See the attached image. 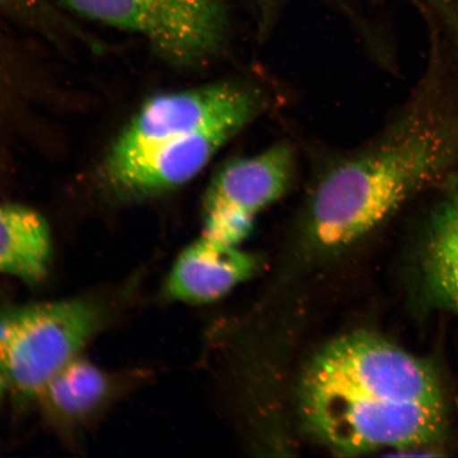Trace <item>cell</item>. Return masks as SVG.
Listing matches in <instances>:
<instances>
[{"label": "cell", "mask_w": 458, "mask_h": 458, "mask_svg": "<svg viewBox=\"0 0 458 458\" xmlns=\"http://www.w3.org/2000/svg\"><path fill=\"white\" fill-rule=\"evenodd\" d=\"M440 89L433 62L413 100L380 135L319 172L301 214L309 244L327 251L346 249L448 174L458 125Z\"/></svg>", "instance_id": "1"}, {"label": "cell", "mask_w": 458, "mask_h": 458, "mask_svg": "<svg viewBox=\"0 0 458 458\" xmlns=\"http://www.w3.org/2000/svg\"><path fill=\"white\" fill-rule=\"evenodd\" d=\"M398 403L444 405L438 377L426 360L372 332L331 341L301 377L302 420L334 451L366 418Z\"/></svg>", "instance_id": "2"}, {"label": "cell", "mask_w": 458, "mask_h": 458, "mask_svg": "<svg viewBox=\"0 0 458 458\" xmlns=\"http://www.w3.org/2000/svg\"><path fill=\"white\" fill-rule=\"evenodd\" d=\"M99 302L74 299L0 310V375L24 399L37 400L61 369L80 357L105 325Z\"/></svg>", "instance_id": "3"}, {"label": "cell", "mask_w": 458, "mask_h": 458, "mask_svg": "<svg viewBox=\"0 0 458 458\" xmlns=\"http://www.w3.org/2000/svg\"><path fill=\"white\" fill-rule=\"evenodd\" d=\"M88 19L140 34L172 64H208L225 48L226 11L219 0H62Z\"/></svg>", "instance_id": "4"}, {"label": "cell", "mask_w": 458, "mask_h": 458, "mask_svg": "<svg viewBox=\"0 0 458 458\" xmlns=\"http://www.w3.org/2000/svg\"><path fill=\"white\" fill-rule=\"evenodd\" d=\"M267 96L253 84L226 81L162 94L147 101L108 158L133 156L165 140L220 128L242 131L259 116Z\"/></svg>", "instance_id": "5"}, {"label": "cell", "mask_w": 458, "mask_h": 458, "mask_svg": "<svg viewBox=\"0 0 458 458\" xmlns=\"http://www.w3.org/2000/svg\"><path fill=\"white\" fill-rule=\"evenodd\" d=\"M295 154L279 142L255 156L231 160L211 179L204 197V236L240 245L256 216L289 191Z\"/></svg>", "instance_id": "6"}, {"label": "cell", "mask_w": 458, "mask_h": 458, "mask_svg": "<svg viewBox=\"0 0 458 458\" xmlns=\"http://www.w3.org/2000/svg\"><path fill=\"white\" fill-rule=\"evenodd\" d=\"M220 128L165 140L123 158L106 160L114 185L133 192H162L186 184L239 133Z\"/></svg>", "instance_id": "7"}, {"label": "cell", "mask_w": 458, "mask_h": 458, "mask_svg": "<svg viewBox=\"0 0 458 458\" xmlns=\"http://www.w3.org/2000/svg\"><path fill=\"white\" fill-rule=\"evenodd\" d=\"M255 272L253 257L239 245L199 237L182 251L165 291L172 300L205 303L225 296Z\"/></svg>", "instance_id": "8"}, {"label": "cell", "mask_w": 458, "mask_h": 458, "mask_svg": "<svg viewBox=\"0 0 458 458\" xmlns=\"http://www.w3.org/2000/svg\"><path fill=\"white\" fill-rule=\"evenodd\" d=\"M118 391L116 377L78 357L57 372L37 401L51 420L77 426L98 413Z\"/></svg>", "instance_id": "9"}, {"label": "cell", "mask_w": 458, "mask_h": 458, "mask_svg": "<svg viewBox=\"0 0 458 458\" xmlns=\"http://www.w3.org/2000/svg\"><path fill=\"white\" fill-rule=\"evenodd\" d=\"M51 236L36 211L0 204V272L36 283L48 272Z\"/></svg>", "instance_id": "10"}, {"label": "cell", "mask_w": 458, "mask_h": 458, "mask_svg": "<svg viewBox=\"0 0 458 458\" xmlns=\"http://www.w3.org/2000/svg\"><path fill=\"white\" fill-rule=\"evenodd\" d=\"M423 267L434 299L450 307L458 301V220L443 206L429 228Z\"/></svg>", "instance_id": "11"}, {"label": "cell", "mask_w": 458, "mask_h": 458, "mask_svg": "<svg viewBox=\"0 0 458 458\" xmlns=\"http://www.w3.org/2000/svg\"><path fill=\"white\" fill-rule=\"evenodd\" d=\"M442 21L449 34L458 62V0H423Z\"/></svg>", "instance_id": "12"}, {"label": "cell", "mask_w": 458, "mask_h": 458, "mask_svg": "<svg viewBox=\"0 0 458 458\" xmlns=\"http://www.w3.org/2000/svg\"><path fill=\"white\" fill-rule=\"evenodd\" d=\"M0 5L17 11H26L32 14L43 15L50 13V8L45 0H0Z\"/></svg>", "instance_id": "13"}, {"label": "cell", "mask_w": 458, "mask_h": 458, "mask_svg": "<svg viewBox=\"0 0 458 458\" xmlns=\"http://www.w3.org/2000/svg\"><path fill=\"white\" fill-rule=\"evenodd\" d=\"M450 193L443 208L458 220V174L452 177Z\"/></svg>", "instance_id": "14"}, {"label": "cell", "mask_w": 458, "mask_h": 458, "mask_svg": "<svg viewBox=\"0 0 458 458\" xmlns=\"http://www.w3.org/2000/svg\"><path fill=\"white\" fill-rule=\"evenodd\" d=\"M8 388L7 382H5L4 377L0 375V400H2L4 394L5 392V389Z\"/></svg>", "instance_id": "15"}, {"label": "cell", "mask_w": 458, "mask_h": 458, "mask_svg": "<svg viewBox=\"0 0 458 458\" xmlns=\"http://www.w3.org/2000/svg\"><path fill=\"white\" fill-rule=\"evenodd\" d=\"M451 308H454L458 314V301L454 302V305L451 306Z\"/></svg>", "instance_id": "16"}]
</instances>
